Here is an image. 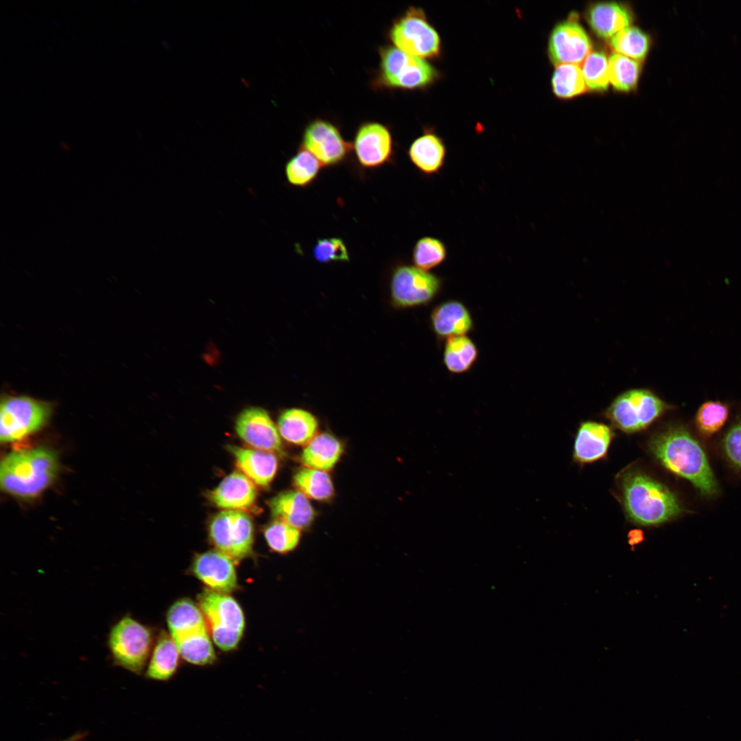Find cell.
Listing matches in <instances>:
<instances>
[{"label":"cell","mask_w":741,"mask_h":741,"mask_svg":"<svg viewBox=\"0 0 741 741\" xmlns=\"http://www.w3.org/2000/svg\"><path fill=\"white\" fill-rule=\"evenodd\" d=\"M549 57L556 66H580L591 52V43L585 30L573 19L558 23L552 30L548 45Z\"/></svg>","instance_id":"obj_13"},{"label":"cell","mask_w":741,"mask_h":741,"mask_svg":"<svg viewBox=\"0 0 741 741\" xmlns=\"http://www.w3.org/2000/svg\"><path fill=\"white\" fill-rule=\"evenodd\" d=\"M622 502L630 520L642 526H659L685 512L677 495L666 486L637 469L620 479Z\"/></svg>","instance_id":"obj_2"},{"label":"cell","mask_w":741,"mask_h":741,"mask_svg":"<svg viewBox=\"0 0 741 741\" xmlns=\"http://www.w3.org/2000/svg\"><path fill=\"white\" fill-rule=\"evenodd\" d=\"M393 143L389 129L377 122L362 124L356 132L352 145L359 163L366 168H375L389 161Z\"/></svg>","instance_id":"obj_16"},{"label":"cell","mask_w":741,"mask_h":741,"mask_svg":"<svg viewBox=\"0 0 741 741\" xmlns=\"http://www.w3.org/2000/svg\"><path fill=\"white\" fill-rule=\"evenodd\" d=\"M552 86L554 94L560 98H570L584 93L587 86L580 66L573 64L556 66Z\"/></svg>","instance_id":"obj_33"},{"label":"cell","mask_w":741,"mask_h":741,"mask_svg":"<svg viewBox=\"0 0 741 741\" xmlns=\"http://www.w3.org/2000/svg\"><path fill=\"white\" fill-rule=\"evenodd\" d=\"M442 287L440 277L415 266L400 265L391 277L392 303L399 309L427 305L435 300Z\"/></svg>","instance_id":"obj_11"},{"label":"cell","mask_w":741,"mask_h":741,"mask_svg":"<svg viewBox=\"0 0 741 741\" xmlns=\"http://www.w3.org/2000/svg\"><path fill=\"white\" fill-rule=\"evenodd\" d=\"M430 325L439 345L450 338L467 336L475 327L470 309L457 299L436 305L430 311Z\"/></svg>","instance_id":"obj_17"},{"label":"cell","mask_w":741,"mask_h":741,"mask_svg":"<svg viewBox=\"0 0 741 741\" xmlns=\"http://www.w3.org/2000/svg\"><path fill=\"white\" fill-rule=\"evenodd\" d=\"M263 534L270 549L281 554L294 550L301 539L299 529L277 520L266 526Z\"/></svg>","instance_id":"obj_37"},{"label":"cell","mask_w":741,"mask_h":741,"mask_svg":"<svg viewBox=\"0 0 741 741\" xmlns=\"http://www.w3.org/2000/svg\"><path fill=\"white\" fill-rule=\"evenodd\" d=\"M388 37L395 47L422 59L436 58L441 50L438 32L419 8L410 7L397 18L390 27Z\"/></svg>","instance_id":"obj_9"},{"label":"cell","mask_w":741,"mask_h":741,"mask_svg":"<svg viewBox=\"0 0 741 741\" xmlns=\"http://www.w3.org/2000/svg\"><path fill=\"white\" fill-rule=\"evenodd\" d=\"M447 255L445 244L432 237H423L415 244L412 251V261L415 266L429 271L443 263Z\"/></svg>","instance_id":"obj_36"},{"label":"cell","mask_w":741,"mask_h":741,"mask_svg":"<svg viewBox=\"0 0 741 741\" xmlns=\"http://www.w3.org/2000/svg\"><path fill=\"white\" fill-rule=\"evenodd\" d=\"M615 53L637 61L643 60L649 49V38L640 29L628 27L611 38Z\"/></svg>","instance_id":"obj_34"},{"label":"cell","mask_w":741,"mask_h":741,"mask_svg":"<svg viewBox=\"0 0 741 741\" xmlns=\"http://www.w3.org/2000/svg\"><path fill=\"white\" fill-rule=\"evenodd\" d=\"M587 88L602 91L608 88V59L602 51H591L580 66Z\"/></svg>","instance_id":"obj_38"},{"label":"cell","mask_w":741,"mask_h":741,"mask_svg":"<svg viewBox=\"0 0 741 741\" xmlns=\"http://www.w3.org/2000/svg\"><path fill=\"white\" fill-rule=\"evenodd\" d=\"M166 620L172 638L208 629L199 605L189 598L176 601L168 609Z\"/></svg>","instance_id":"obj_26"},{"label":"cell","mask_w":741,"mask_h":741,"mask_svg":"<svg viewBox=\"0 0 741 741\" xmlns=\"http://www.w3.org/2000/svg\"><path fill=\"white\" fill-rule=\"evenodd\" d=\"M729 409L727 404L720 401H708L698 409L694 423L698 431L705 437H710L718 432L727 422Z\"/></svg>","instance_id":"obj_35"},{"label":"cell","mask_w":741,"mask_h":741,"mask_svg":"<svg viewBox=\"0 0 741 741\" xmlns=\"http://www.w3.org/2000/svg\"><path fill=\"white\" fill-rule=\"evenodd\" d=\"M198 605L215 644L224 651L235 649L245 628L243 610L229 594L208 588L198 596Z\"/></svg>","instance_id":"obj_5"},{"label":"cell","mask_w":741,"mask_h":741,"mask_svg":"<svg viewBox=\"0 0 741 741\" xmlns=\"http://www.w3.org/2000/svg\"><path fill=\"white\" fill-rule=\"evenodd\" d=\"M51 412L49 402L25 395L4 397L0 409L1 442H13L36 432L47 423Z\"/></svg>","instance_id":"obj_8"},{"label":"cell","mask_w":741,"mask_h":741,"mask_svg":"<svg viewBox=\"0 0 741 741\" xmlns=\"http://www.w3.org/2000/svg\"><path fill=\"white\" fill-rule=\"evenodd\" d=\"M342 451L340 442L335 436L322 433L315 436L306 445L301 460L308 468L325 471L335 466Z\"/></svg>","instance_id":"obj_25"},{"label":"cell","mask_w":741,"mask_h":741,"mask_svg":"<svg viewBox=\"0 0 741 741\" xmlns=\"http://www.w3.org/2000/svg\"><path fill=\"white\" fill-rule=\"evenodd\" d=\"M313 256L318 262L323 263L349 261L345 244L337 237L318 239L313 248Z\"/></svg>","instance_id":"obj_39"},{"label":"cell","mask_w":741,"mask_h":741,"mask_svg":"<svg viewBox=\"0 0 741 741\" xmlns=\"http://www.w3.org/2000/svg\"><path fill=\"white\" fill-rule=\"evenodd\" d=\"M237 435L256 449L281 453L283 444L274 422L263 409L250 407L244 410L235 422Z\"/></svg>","instance_id":"obj_15"},{"label":"cell","mask_w":741,"mask_h":741,"mask_svg":"<svg viewBox=\"0 0 741 741\" xmlns=\"http://www.w3.org/2000/svg\"><path fill=\"white\" fill-rule=\"evenodd\" d=\"M478 357V347L467 335L452 337L445 341L443 362L451 374L469 372Z\"/></svg>","instance_id":"obj_28"},{"label":"cell","mask_w":741,"mask_h":741,"mask_svg":"<svg viewBox=\"0 0 741 741\" xmlns=\"http://www.w3.org/2000/svg\"><path fill=\"white\" fill-rule=\"evenodd\" d=\"M278 430L287 441L295 445L307 444L315 436L318 421L310 412L300 408H290L282 412L278 420Z\"/></svg>","instance_id":"obj_27"},{"label":"cell","mask_w":741,"mask_h":741,"mask_svg":"<svg viewBox=\"0 0 741 741\" xmlns=\"http://www.w3.org/2000/svg\"><path fill=\"white\" fill-rule=\"evenodd\" d=\"M240 470L255 484L266 486L272 481L278 467L274 453L259 449L228 445Z\"/></svg>","instance_id":"obj_20"},{"label":"cell","mask_w":741,"mask_h":741,"mask_svg":"<svg viewBox=\"0 0 741 741\" xmlns=\"http://www.w3.org/2000/svg\"><path fill=\"white\" fill-rule=\"evenodd\" d=\"M671 408L648 388H632L618 395L604 415L615 427L634 433L646 429Z\"/></svg>","instance_id":"obj_6"},{"label":"cell","mask_w":741,"mask_h":741,"mask_svg":"<svg viewBox=\"0 0 741 741\" xmlns=\"http://www.w3.org/2000/svg\"><path fill=\"white\" fill-rule=\"evenodd\" d=\"M209 499L225 510H242L252 507L257 498L255 483L244 473L234 471L209 493Z\"/></svg>","instance_id":"obj_18"},{"label":"cell","mask_w":741,"mask_h":741,"mask_svg":"<svg viewBox=\"0 0 741 741\" xmlns=\"http://www.w3.org/2000/svg\"><path fill=\"white\" fill-rule=\"evenodd\" d=\"M408 156L421 173L434 175L438 173L444 165L446 148L441 138L427 131L412 143Z\"/></svg>","instance_id":"obj_23"},{"label":"cell","mask_w":741,"mask_h":741,"mask_svg":"<svg viewBox=\"0 0 741 741\" xmlns=\"http://www.w3.org/2000/svg\"><path fill=\"white\" fill-rule=\"evenodd\" d=\"M293 480L296 488L309 498L322 501L333 495L332 481L324 471L308 467L302 469L294 475Z\"/></svg>","instance_id":"obj_31"},{"label":"cell","mask_w":741,"mask_h":741,"mask_svg":"<svg viewBox=\"0 0 741 741\" xmlns=\"http://www.w3.org/2000/svg\"><path fill=\"white\" fill-rule=\"evenodd\" d=\"M609 82L620 91L634 89L639 78L640 66L638 61L613 53L608 58Z\"/></svg>","instance_id":"obj_32"},{"label":"cell","mask_w":741,"mask_h":741,"mask_svg":"<svg viewBox=\"0 0 741 741\" xmlns=\"http://www.w3.org/2000/svg\"><path fill=\"white\" fill-rule=\"evenodd\" d=\"M614 436L611 427L596 421H585L578 428L573 455L580 464L590 463L603 458L607 454Z\"/></svg>","instance_id":"obj_19"},{"label":"cell","mask_w":741,"mask_h":741,"mask_svg":"<svg viewBox=\"0 0 741 741\" xmlns=\"http://www.w3.org/2000/svg\"><path fill=\"white\" fill-rule=\"evenodd\" d=\"M183 659L196 666L213 664L216 660L209 630L173 638Z\"/></svg>","instance_id":"obj_29"},{"label":"cell","mask_w":741,"mask_h":741,"mask_svg":"<svg viewBox=\"0 0 741 741\" xmlns=\"http://www.w3.org/2000/svg\"><path fill=\"white\" fill-rule=\"evenodd\" d=\"M268 504L274 519L299 530L308 528L315 516L309 501L299 491L281 493L270 499Z\"/></svg>","instance_id":"obj_21"},{"label":"cell","mask_w":741,"mask_h":741,"mask_svg":"<svg viewBox=\"0 0 741 741\" xmlns=\"http://www.w3.org/2000/svg\"><path fill=\"white\" fill-rule=\"evenodd\" d=\"M235 564L222 552L209 550L195 555L189 571L208 589L229 594L239 587Z\"/></svg>","instance_id":"obj_14"},{"label":"cell","mask_w":741,"mask_h":741,"mask_svg":"<svg viewBox=\"0 0 741 741\" xmlns=\"http://www.w3.org/2000/svg\"><path fill=\"white\" fill-rule=\"evenodd\" d=\"M379 67L375 84L388 89L413 90L425 88L438 77V73L425 59L410 55L395 46L379 50Z\"/></svg>","instance_id":"obj_7"},{"label":"cell","mask_w":741,"mask_h":741,"mask_svg":"<svg viewBox=\"0 0 741 741\" xmlns=\"http://www.w3.org/2000/svg\"><path fill=\"white\" fill-rule=\"evenodd\" d=\"M722 447L728 461L741 471V421L727 430L722 440Z\"/></svg>","instance_id":"obj_40"},{"label":"cell","mask_w":741,"mask_h":741,"mask_svg":"<svg viewBox=\"0 0 741 741\" xmlns=\"http://www.w3.org/2000/svg\"><path fill=\"white\" fill-rule=\"evenodd\" d=\"M301 146L311 153L323 166L342 162L353 148L331 122L316 119L304 130Z\"/></svg>","instance_id":"obj_12"},{"label":"cell","mask_w":741,"mask_h":741,"mask_svg":"<svg viewBox=\"0 0 741 741\" xmlns=\"http://www.w3.org/2000/svg\"><path fill=\"white\" fill-rule=\"evenodd\" d=\"M56 454L39 447L11 452L1 461V489L19 498H33L40 494L55 480L58 472Z\"/></svg>","instance_id":"obj_3"},{"label":"cell","mask_w":741,"mask_h":741,"mask_svg":"<svg viewBox=\"0 0 741 741\" xmlns=\"http://www.w3.org/2000/svg\"><path fill=\"white\" fill-rule=\"evenodd\" d=\"M648 447L663 467L689 481L701 495L718 494L719 486L705 451L684 427L672 425L655 434Z\"/></svg>","instance_id":"obj_1"},{"label":"cell","mask_w":741,"mask_h":741,"mask_svg":"<svg viewBox=\"0 0 741 741\" xmlns=\"http://www.w3.org/2000/svg\"><path fill=\"white\" fill-rule=\"evenodd\" d=\"M209 537L215 550L235 563L252 553V522L249 515L242 510H225L217 513L209 524Z\"/></svg>","instance_id":"obj_10"},{"label":"cell","mask_w":741,"mask_h":741,"mask_svg":"<svg viewBox=\"0 0 741 741\" xmlns=\"http://www.w3.org/2000/svg\"><path fill=\"white\" fill-rule=\"evenodd\" d=\"M88 736L87 731H78L60 741H84Z\"/></svg>","instance_id":"obj_41"},{"label":"cell","mask_w":741,"mask_h":741,"mask_svg":"<svg viewBox=\"0 0 741 741\" xmlns=\"http://www.w3.org/2000/svg\"><path fill=\"white\" fill-rule=\"evenodd\" d=\"M107 645L115 666L141 675L151 655L152 632L148 626L126 615L111 627Z\"/></svg>","instance_id":"obj_4"},{"label":"cell","mask_w":741,"mask_h":741,"mask_svg":"<svg viewBox=\"0 0 741 741\" xmlns=\"http://www.w3.org/2000/svg\"><path fill=\"white\" fill-rule=\"evenodd\" d=\"M180 652L176 644L165 632L158 636L144 672L148 679L166 681L172 678L179 665Z\"/></svg>","instance_id":"obj_24"},{"label":"cell","mask_w":741,"mask_h":741,"mask_svg":"<svg viewBox=\"0 0 741 741\" xmlns=\"http://www.w3.org/2000/svg\"><path fill=\"white\" fill-rule=\"evenodd\" d=\"M323 167L322 163L302 146L285 165L288 183L296 187H306L317 177Z\"/></svg>","instance_id":"obj_30"},{"label":"cell","mask_w":741,"mask_h":741,"mask_svg":"<svg viewBox=\"0 0 741 741\" xmlns=\"http://www.w3.org/2000/svg\"><path fill=\"white\" fill-rule=\"evenodd\" d=\"M587 21L599 37L611 38L630 26L632 16L626 6L615 2L597 3L590 7Z\"/></svg>","instance_id":"obj_22"}]
</instances>
